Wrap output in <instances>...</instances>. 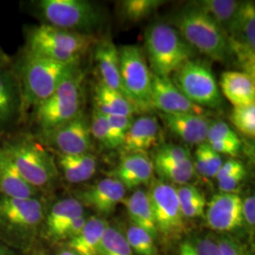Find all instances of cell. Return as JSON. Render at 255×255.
<instances>
[{
    "label": "cell",
    "instance_id": "obj_1",
    "mask_svg": "<svg viewBox=\"0 0 255 255\" xmlns=\"http://www.w3.org/2000/svg\"><path fill=\"white\" fill-rule=\"evenodd\" d=\"M45 217L44 205L37 198L16 199L0 195L1 243L14 251L29 249Z\"/></svg>",
    "mask_w": 255,
    "mask_h": 255
},
{
    "label": "cell",
    "instance_id": "obj_2",
    "mask_svg": "<svg viewBox=\"0 0 255 255\" xmlns=\"http://www.w3.org/2000/svg\"><path fill=\"white\" fill-rule=\"evenodd\" d=\"M176 29L185 42L214 61L226 62L232 56L224 30L192 4L177 12L173 17Z\"/></svg>",
    "mask_w": 255,
    "mask_h": 255
},
{
    "label": "cell",
    "instance_id": "obj_3",
    "mask_svg": "<svg viewBox=\"0 0 255 255\" xmlns=\"http://www.w3.org/2000/svg\"><path fill=\"white\" fill-rule=\"evenodd\" d=\"M77 64L62 63L27 51L20 67L21 102L37 106L48 99Z\"/></svg>",
    "mask_w": 255,
    "mask_h": 255
},
{
    "label": "cell",
    "instance_id": "obj_4",
    "mask_svg": "<svg viewBox=\"0 0 255 255\" xmlns=\"http://www.w3.org/2000/svg\"><path fill=\"white\" fill-rule=\"evenodd\" d=\"M98 39L91 34L70 31L47 24L33 27L27 34V51L62 63L78 64Z\"/></svg>",
    "mask_w": 255,
    "mask_h": 255
},
{
    "label": "cell",
    "instance_id": "obj_5",
    "mask_svg": "<svg viewBox=\"0 0 255 255\" xmlns=\"http://www.w3.org/2000/svg\"><path fill=\"white\" fill-rule=\"evenodd\" d=\"M146 54L151 73L169 78L181 65L191 60L194 49L175 27L156 23L145 34Z\"/></svg>",
    "mask_w": 255,
    "mask_h": 255
},
{
    "label": "cell",
    "instance_id": "obj_6",
    "mask_svg": "<svg viewBox=\"0 0 255 255\" xmlns=\"http://www.w3.org/2000/svg\"><path fill=\"white\" fill-rule=\"evenodd\" d=\"M82 76L75 69L46 101L35 106V120L46 133L62 126L81 113Z\"/></svg>",
    "mask_w": 255,
    "mask_h": 255
},
{
    "label": "cell",
    "instance_id": "obj_7",
    "mask_svg": "<svg viewBox=\"0 0 255 255\" xmlns=\"http://www.w3.org/2000/svg\"><path fill=\"white\" fill-rule=\"evenodd\" d=\"M152 210L158 239L164 244L180 241L185 236L187 224L176 188L161 180H152L146 191Z\"/></svg>",
    "mask_w": 255,
    "mask_h": 255
},
{
    "label": "cell",
    "instance_id": "obj_8",
    "mask_svg": "<svg viewBox=\"0 0 255 255\" xmlns=\"http://www.w3.org/2000/svg\"><path fill=\"white\" fill-rule=\"evenodd\" d=\"M38 8L47 25L89 34L101 26L100 8L84 0H42Z\"/></svg>",
    "mask_w": 255,
    "mask_h": 255
},
{
    "label": "cell",
    "instance_id": "obj_9",
    "mask_svg": "<svg viewBox=\"0 0 255 255\" xmlns=\"http://www.w3.org/2000/svg\"><path fill=\"white\" fill-rule=\"evenodd\" d=\"M2 148L22 177L37 190L56 179L58 172L53 158L35 142L20 140L6 143Z\"/></svg>",
    "mask_w": 255,
    "mask_h": 255
},
{
    "label": "cell",
    "instance_id": "obj_10",
    "mask_svg": "<svg viewBox=\"0 0 255 255\" xmlns=\"http://www.w3.org/2000/svg\"><path fill=\"white\" fill-rule=\"evenodd\" d=\"M172 82L182 95L202 108H218L221 94L209 66L198 60H189L173 74Z\"/></svg>",
    "mask_w": 255,
    "mask_h": 255
},
{
    "label": "cell",
    "instance_id": "obj_11",
    "mask_svg": "<svg viewBox=\"0 0 255 255\" xmlns=\"http://www.w3.org/2000/svg\"><path fill=\"white\" fill-rule=\"evenodd\" d=\"M119 70L129 102L136 110L151 108V71L143 50L133 45L120 46Z\"/></svg>",
    "mask_w": 255,
    "mask_h": 255
},
{
    "label": "cell",
    "instance_id": "obj_12",
    "mask_svg": "<svg viewBox=\"0 0 255 255\" xmlns=\"http://www.w3.org/2000/svg\"><path fill=\"white\" fill-rule=\"evenodd\" d=\"M231 54L237 57V63L253 78L255 75V2H241L236 18L227 33Z\"/></svg>",
    "mask_w": 255,
    "mask_h": 255
},
{
    "label": "cell",
    "instance_id": "obj_13",
    "mask_svg": "<svg viewBox=\"0 0 255 255\" xmlns=\"http://www.w3.org/2000/svg\"><path fill=\"white\" fill-rule=\"evenodd\" d=\"M208 228L231 234L243 227L242 198L237 193H219L211 198L205 210Z\"/></svg>",
    "mask_w": 255,
    "mask_h": 255
},
{
    "label": "cell",
    "instance_id": "obj_14",
    "mask_svg": "<svg viewBox=\"0 0 255 255\" xmlns=\"http://www.w3.org/2000/svg\"><path fill=\"white\" fill-rule=\"evenodd\" d=\"M49 140L62 154L89 153L92 146L90 121L82 112L73 119L50 132Z\"/></svg>",
    "mask_w": 255,
    "mask_h": 255
},
{
    "label": "cell",
    "instance_id": "obj_15",
    "mask_svg": "<svg viewBox=\"0 0 255 255\" xmlns=\"http://www.w3.org/2000/svg\"><path fill=\"white\" fill-rule=\"evenodd\" d=\"M126 188L114 178H105L99 182L79 190L75 198L82 203L94 210L99 217L111 215L120 202L125 199Z\"/></svg>",
    "mask_w": 255,
    "mask_h": 255
},
{
    "label": "cell",
    "instance_id": "obj_16",
    "mask_svg": "<svg viewBox=\"0 0 255 255\" xmlns=\"http://www.w3.org/2000/svg\"><path fill=\"white\" fill-rule=\"evenodd\" d=\"M150 105L151 108L160 110L162 114H204V108L185 98L171 79L152 73Z\"/></svg>",
    "mask_w": 255,
    "mask_h": 255
},
{
    "label": "cell",
    "instance_id": "obj_17",
    "mask_svg": "<svg viewBox=\"0 0 255 255\" xmlns=\"http://www.w3.org/2000/svg\"><path fill=\"white\" fill-rule=\"evenodd\" d=\"M153 164L146 153L124 154L109 177L121 182L126 189H135L150 183L153 177Z\"/></svg>",
    "mask_w": 255,
    "mask_h": 255
},
{
    "label": "cell",
    "instance_id": "obj_18",
    "mask_svg": "<svg viewBox=\"0 0 255 255\" xmlns=\"http://www.w3.org/2000/svg\"><path fill=\"white\" fill-rule=\"evenodd\" d=\"M165 127L190 145H201L206 142L211 120L202 115L162 114Z\"/></svg>",
    "mask_w": 255,
    "mask_h": 255
},
{
    "label": "cell",
    "instance_id": "obj_19",
    "mask_svg": "<svg viewBox=\"0 0 255 255\" xmlns=\"http://www.w3.org/2000/svg\"><path fill=\"white\" fill-rule=\"evenodd\" d=\"M160 136L161 128L157 118L144 116L133 119L120 148L124 154L146 153L148 149L157 145Z\"/></svg>",
    "mask_w": 255,
    "mask_h": 255
},
{
    "label": "cell",
    "instance_id": "obj_20",
    "mask_svg": "<svg viewBox=\"0 0 255 255\" xmlns=\"http://www.w3.org/2000/svg\"><path fill=\"white\" fill-rule=\"evenodd\" d=\"M84 215V206L76 198L57 201L45 217L43 233L47 240L58 242L64 229L73 220Z\"/></svg>",
    "mask_w": 255,
    "mask_h": 255
},
{
    "label": "cell",
    "instance_id": "obj_21",
    "mask_svg": "<svg viewBox=\"0 0 255 255\" xmlns=\"http://www.w3.org/2000/svg\"><path fill=\"white\" fill-rule=\"evenodd\" d=\"M95 58L99 72L101 74V82L122 95L128 101L120 76L119 48L109 39L98 42Z\"/></svg>",
    "mask_w": 255,
    "mask_h": 255
},
{
    "label": "cell",
    "instance_id": "obj_22",
    "mask_svg": "<svg viewBox=\"0 0 255 255\" xmlns=\"http://www.w3.org/2000/svg\"><path fill=\"white\" fill-rule=\"evenodd\" d=\"M108 222L104 218L92 216L76 237L65 241V248L77 255H100L101 240Z\"/></svg>",
    "mask_w": 255,
    "mask_h": 255
},
{
    "label": "cell",
    "instance_id": "obj_23",
    "mask_svg": "<svg viewBox=\"0 0 255 255\" xmlns=\"http://www.w3.org/2000/svg\"><path fill=\"white\" fill-rule=\"evenodd\" d=\"M36 188L22 177L0 146V195L16 199L36 198Z\"/></svg>",
    "mask_w": 255,
    "mask_h": 255
},
{
    "label": "cell",
    "instance_id": "obj_24",
    "mask_svg": "<svg viewBox=\"0 0 255 255\" xmlns=\"http://www.w3.org/2000/svg\"><path fill=\"white\" fill-rule=\"evenodd\" d=\"M223 95L234 107L255 104V78L238 71H227L221 76Z\"/></svg>",
    "mask_w": 255,
    "mask_h": 255
},
{
    "label": "cell",
    "instance_id": "obj_25",
    "mask_svg": "<svg viewBox=\"0 0 255 255\" xmlns=\"http://www.w3.org/2000/svg\"><path fill=\"white\" fill-rule=\"evenodd\" d=\"M57 164L70 183H82L91 179L97 171V159L90 153L57 154Z\"/></svg>",
    "mask_w": 255,
    "mask_h": 255
},
{
    "label": "cell",
    "instance_id": "obj_26",
    "mask_svg": "<svg viewBox=\"0 0 255 255\" xmlns=\"http://www.w3.org/2000/svg\"><path fill=\"white\" fill-rule=\"evenodd\" d=\"M95 108L104 116L133 117L136 109L133 105L101 81L95 85Z\"/></svg>",
    "mask_w": 255,
    "mask_h": 255
},
{
    "label": "cell",
    "instance_id": "obj_27",
    "mask_svg": "<svg viewBox=\"0 0 255 255\" xmlns=\"http://www.w3.org/2000/svg\"><path fill=\"white\" fill-rule=\"evenodd\" d=\"M122 202L126 206L130 223L145 230L155 240H158L153 214L146 191L138 188Z\"/></svg>",
    "mask_w": 255,
    "mask_h": 255
},
{
    "label": "cell",
    "instance_id": "obj_28",
    "mask_svg": "<svg viewBox=\"0 0 255 255\" xmlns=\"http://www.w3.org/2000/svg\"><path fill=\"white\" fill-rule=\"evenodd\" d=\"M191 4L213 19L227 35L241 2L236 0H202L192 2Z\"/></svg>",
    "mask_w": 255,
    "mask_h": 255
},
{
    "label": "cell",
    "instance_id": "obj_29",
    "mask_svg": "<svg viewBox=\"0 0 255 255\" xmlns=\"http://www.w3.org/2000/svg\"><path fill=\"white\" fill-rule=\"evenodd\" d=\"M21 105L19 85L11 75L0 69V126L15 116Z\"/></svg>",
    "mask_w": 255,
    "mask_h": 255
},
{
    "label": "cell",
    "instance_id": "obj_30",
    "mask_svg": "<svg viewBox=\"0 0 255 255\" xmlns=\"http://www.w3.org/2000/svg\"><path fill=\"white\" fill-rule=\"evenodd\" d=\"M177 255H219L217 237L211 234H193L179 241Z\"/></svg>",
    "mask_w": 255,
    "mask_h": 255
},
{
    "label": "cell",
    "instance_id": "obj_31",
    "mask_svg": "<svg viewBox=\"0 0 255 255\" xmlns=\"http://www.w3.org/2000/svg\"><path fill=\"white\" fill-rule=\"evenodd\" d=\"M151 161L154 171L158 174L161 181L170 184H186L195 175L193 162L188 164H175L163 161Z\"/></svg>",
    "mask_w": 255,
    "mask_h": 255
},
{
    "label": "cell",
    "instance_id": "obj_32",
    "mask_svg": "<svg viewBox=\"0 0 255 255\" xmlns=\"http://www.w3.org/2000/svg\"><path fill=\"white\" fill-rule=\"evenodd\" d=\"M100 255H134L128 243L124 231L117 225L108 226L101 240Z\"/></svg>",
    "mask_w": 255,
    "mask_h": 255
},
{
    "label": "cell",
    "instance_id": "obj_33",
    "mask_svg": "<svg viewBox=\"0 0 255 255\" xmlns=\"http://www.w3.org/2000/svg\"><path fill=\"white\" fill-rule=\"evenodd\" d=\"M124 233L134 255H159L156 240L145 230L129 223Z\"/></svg>",
    "mask_w": 255,
    "mask_h": 255
},
{
    "label": "cell",
    "instance_id": "obj_34",
    "mask_svg": "<svg viewBox=\"0 0 255 255\" xmlns=\"http://www.w3.org/2000/svg\"><path fill=\"white\" fill-rule=\"evenodd\" d=\"M161 0H126L120 3L123 18L137 23L147 18L163 5Z\"/></svg>",
    "mask_w": 255,
    "mask_h": 255
},
{
    "label": "cell",
    "instance_id": "obj_35",
    "mask_svg": "<svg viewBox=\"0 0 255 255\" xmlns=\"http://www.w3.org/2000/svg\"><path fill=\"white\" fill-rule=\"evenodd\" d=\"M230 119L240 132L251 138L255 137V104L234 107Z\"/></svg>",
    "mask_w": 255,
    "mask_h": 255
},
{
    "label": "cell",
    "instance_id": "obj_36",
    "mask_svg": "<svg viewBox=\"0 0 255 255\" xmlns=\"http://www.w3.org/2000/svg\"><path fill=\"white\" fill-rule=\"evenodd\" d=\"M152 160L175 164H188L193 162V157L189 148L180 145L167 144L160 146L155 151Z\"/></svg>",
    "mask_w": 255,
    "mask_h": 255
},
{
    "label": "cell",
    "instance_id": "obj_37",
    "mask_svg": "<svg viewBox=\"0 0 255 255\" xmlns=\"http://www.w3.org/2000/svg\"><path fill=\"white\" fill-rule=\"evenodd\" d=\"M109 126L110 148L116 149L122 146L128 129L130 127L132 117L105 116Z\"/></svg>",
    "mask_w": 255,
    "mask_h": 255
},
{
    "label": "cell",
    "instance_id": "obj_38",
    "mask_svg": "<svg viewBox=\"0 0 255 255\" xmlns=\"http://www.w3.org/2000/svg\"><path fill=\"white\" fill-rule=\"evenodd\" d=\"M219 245V255H254L251 249L237 237L231 234L216 236Z\"/></svg>",
    "mask_w": 255,
    "mask_h": 255
},
{
    "label": "cell",
    "instance_id": "obj_39",
    "mask_svg": "<svg viewBox=\"0 0 255 255\" xmlns=\"http://www.w3.org/2000/svg\"><path fill=\"white\" fill-rule=\"evenodd\" d=\"M92 136L98 140L101 145L110 148L109 126L106 117L94 109L92 114L91 122H90Z\"/></svg>",
    "mask_w": 255,
    "mask_h": 255
},
{
    "label": "cell",
    "instance_id": "obj_40",
    "mask_svg": "<svg viewBox=\"0 0 255 255\" xmlns=\"http://www.w3.org/2000/svg\"><path fill=\"white\" fill-rule=\"evenodd\" d=\"M206 141H207V143L216 142V141L241 143L237 133L229 127L227 123H225L223 121L211 122Z\"/></svg>",
    "mask_w": 255,
    "mask_h": 255
},
{
    "label": "cell",
    "instance_id": "obj_41",
    "mask_svg": "<svg viewBox=\"0 0 255 255\" xmlns=\"http://www.w3.org/2000/svg\"><path fill=\"white\" fill-rule=\"evenodd\" d=\"M198 146L201 148L207 166V178H215L223 164L221 156L216 152L206 142Z\"/></svg>",
    "mask_w": 255,
    "mask_h": 255
},
{
    "label": "cell",
    "instance_id": "obj_42",
    "mask_svg": "<svg viewBox=\"0 0 255 255\" xmlns=\"http://www.w3.org/2000/svg\"><path fill=\"white\" fill-rule=\"evenodd\" d=\"M242 219L243 227L246 229L250 237L254 238L255 228V198L250 195L242 199Z\"/></svg>",
    "mask_w": 255,
    "mask_h": 255
},
{
    "label": "cell",
    "instance_id": "obj_43",
    "mask_svg": "<svg viewBox=\"0 0 255 255\" xmlns=\"http://www.w3.org/2000/svg\"><path fill=\"white\" fill-rule=\"evenodd\" d=\"M176 191L181 207L186 206L194 201L204 198V194L201 192V189L188 183L179 185V187L176 188Z\"/></svg>",
    "mask_w": 255,
    "mask_h": 255
},
{
    "label": "cell",
    "instance_id": "obj_44",
    "mask_svg": "<svg viewBox=\"0 0 255 255\" xmlns=\"http://www.w3.org/2000/svg\"><path fill=\"white\" fill-rule=\"evenodd\" d=\"M247 176L246 168L240 170L234 175H231L226 179L218 182L219 191L221 193H237V189L245 180Z\"/></svg>",
    "mask_w": 255,
    "mask_h": 255
},
{
    "label": "cell",
    "instance_id": "obj_45",
    "mask_svg": "<svg viewBox=\"0 0 255 255\" xmlns=\"http://www.w3.org/2000/svg\"><path fill=\"white\" fill-rule=\"evenodd\" d=\"M207 201L205 197L198 201H194L190 204L181 207L182 216L186 219H198L204 218Z\"/></svg>",
    "mask_w": 255,
    "mask_h": 255
},
{
    "label": "cell",
    "instance_id": "obj_46",
    "mask_svg": "<svg viewBox=\"0 0 255 255\" xmlns=\"http://www.w3.org/2000/svg\"><path fill=\"white\" fill-rule=\"evenodd\" d=\"M243 169H245V165L242 164L240 161L236 160V159H230L222 164L221 167L219 168V172L216 175L215 179L218 182H220V181L226 179L229 176L234 175Z\"/></svg>",
    "mask_w": 255,
    "mask_h": 255
},
{
    "label": "cell",
    "instance_id": "obj_47",
    "mask_svg": "<svg viewBox=\"0 0 255 255\" xmlns=\"http://www.w3.org/2000/svg\"><path fill=\"white\" fill-rule=\"evenodd\" d=\"M86 220H87V217L85 215H83L82 217H80V218L73 220L61 233L58 242H60V241H67V240H69V239L76 237L82 231L83 226L85 225Z\"/></svg>",
    "mask_w": 255,
    "mask_h": 255
},
{
    "label": "cell",
    "instance_id": "obj_48",
    "mask_svg": "<svg viewBox=\"0 0 255 255\" xmlns=\"http://www.w3.org/2000/svg\"><path fill=\"white\" fill-rule=\"evenodd\" d=\"M207 144L219 154L230 155L232 157H236L239 154L242 147L241 143L216 141V142H210Z\"/></svg>",
    "mask_w": 255,
    "mask_h": 255
},
{
    "label": "cell",
    "instance_id": "obj_49",
    "mask_svg": "<svg viewBox=\"0 0 255 255\" xmlns=\"http://www.w3.org/2000/svg\"><path fill=\"white\" fill-rule=\"evenodd\" d=\"M0 255H18L14 250L0 242Z\"/></svg>",
    "mask_w": 255,
    "mask_h": 255
},
{
    "label": "cell",
    "instance_id": "obj_50",
    "mask_svg": "<svg viewBox=\"0 0 255 255\" xmlns=\"http://www.w3.org/2000/svg\"><path fill=\"white\" fill-rule=\"evenodd\" d=\"M9 63V57L1 49L0 47V66L5 65Z\"/></svg>",
    "mask_w": 255,
    "mask_h": 255
},
{
    "label": "cell",
    "instance_id": "obj_51",
    "mask_svg": "<svg viewBox=\"0 0 255 255\" xmlns=\"http://www.w3.org/2000/svg\"><path fill=\"white\" fill-rule=\"evenodd\" d=\"M77 255L74 254L73 252H71L70 250H68L67 248H61L59 251H58V253H57V255Z\"/></svg>",
    "mask_w": 255,
    "mask_h": 255
},
{
    "label": "cell",
    "instance_id": "obj_52",
    "mask_svg": "<svg viewBox=\"0 0 255 255\" xmlns=\"http://www.w3.org/2000/svg\"><path fill=\"white\" fill-rule=\"evenodd\" d=\"M33 255H50V254H48L46 251H38Z\"/></svg>",
    "mask_w": 255,
    "mask_h": 255
}]
</instances>
